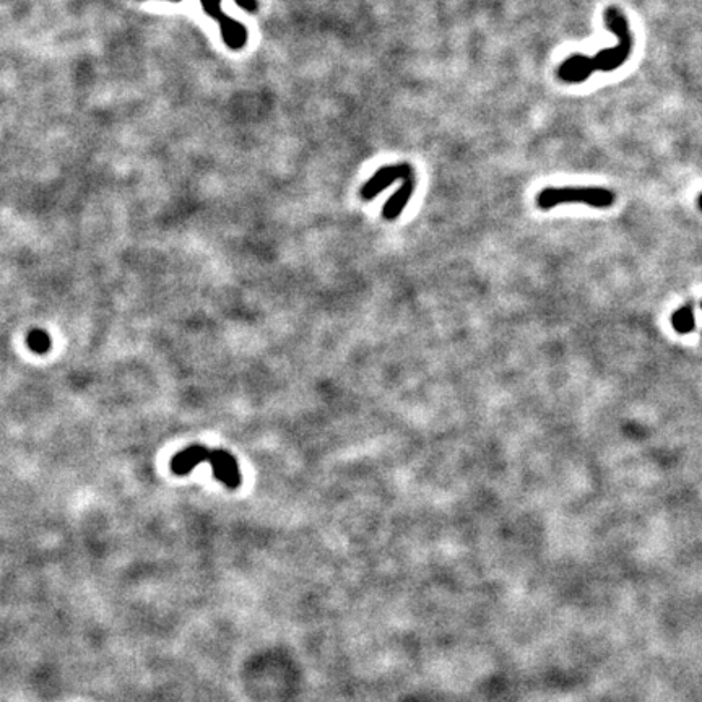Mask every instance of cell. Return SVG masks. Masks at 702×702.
<instances>
[{
    "mask_svg": "<svg viewBox=\"0 0 702 702\" xmlns=\"http://www.w3.org/2000/svg\"><path fill=\"white\" fill-rule=\"evenodd\" d=\"M615 200V192L603 187H548L538 194L537 205L541 210H551L562 203H586L593 208H608Z\"/></svg>",
    "mask_w": 702,
    "mask_h": 702,
    "instance_id": "3",
    "label": "cell"
},
{
    "mask_svg": "<svg viewBox=\"0 0 702 702\" xmlns=\"http://www.w3.org/2000/svg\"><path fill=\"white\" fill-rule=\"evenodd\" d=\"M26 343H28L31 351L40 353V355L49 351V348L52 345L49 335H47L46 332H42V330L30 332L28 337H26Z\"/></svg>",
    "mask_w": 702,
    "mask_h": 702,
    "instance_id": "8",
    "label": "cell"
},
{
    "mask_svg": "<svg viewBox=\"0 0 702 702\" xmlns=\"http://www.w3.org/2000/svg\"><path fill=\"white\" fill-rule=\"evenodd\" d=\"M169 2H181V0H169Z\"/></svg>",
    "mask_w": 702,
    "mask_h": 702,
    "instance_id": "11",
    "label": "cell"
},
{
    "mask_svg": "<svg viewBox=\"0 0 702 702\" xmlns=\"http://www.w3.org/2000/svg\"><path fill=\"white\" fill-rule=\"evenodd\" d=\"M701 308H702V303H701Z\"/></svg>",
    "mask_w": 702,
    "mask_h": 702,
    "instance_id": "12",
    "label": "cell"
},
{
    "mask_svg": "<svg viewBox=\"0 0 702 702\" xmlns=\"http://www.w3.org/2000/svg\"><path fill=\"white\" fill-rule=\"evenodd\" d=\"M605 25L618 37V44L602 49L593 57L574 54L567 57L558 68V77L566 83H582L591 78L593 72H613L628 61L632 49V36L628 20L619 8L605 10Z\"/></svg>",
    "mask_w": 702,
    "mask_h": 702,
    "instance_id": "1",
    "label": "cell"
},
{
    "mask_svg": "<svg viewBox=\"0 0 702 702\" xmlns=\"http://www.w3.org/2000/svg\"><path fill=\"white\" fill-rule=\"evenodd\" d=\"M218 25H219V33H222V40L229 49L239 51L248 44L249 40L248 28H246L241 21L228 17L226 13H223L222 17L218 18Z\"/></svg>",
    "mask_w": 702,
    "mask_h": 702,
    "instance_id": "6",
    "label": "cell"
},
{
    "mask_svg": "<svg viewBox=\"0 0 702 702\" xmlns=\"http://www.w3.org/2000/svg\"><path fill=\"white\" fill-rule=\"evenodd\" d=\"M207 462L212 465L213 476L229 490H236L241 485V471L238 460L226 450L207 449L203 446H189L181 450L171 460V470L176 475H187L194 470L198 464Z\"/></svg>",
    "mask_w": 702,
    "mask_h": 702,
    "instance_id": "2",
    "label": "cell"
},
{
    "mask_svg": "<svg viewBox=\"0 0 702 702\" xmlns=\"http://www.w3.org/2000/svg\"><path fill=\"white\" fill-rule=\"evenodd\" d=\"M698 203H699V208L702 210V194L699 195V200H698Z\"/></svg>",
    "mask_w": 702,
    "mask_h": 702,
    "instance_id": "10",
    "label": "cell"
},
{
    "mask_svg": "<svg viewBox=\"0 0 702 702\" xmlns=\"http://www.w3.org/2000/svg\"><path fill=\"white\" fill-rule=\"evenodd\" d=\"M416 187V179L415 176L411 178L401 181L400 189L395 192V194L385 202V205L382 208V217L387 219V222H394V219L399 218L404 210L409 205V202L411 200V195H413Z\"/></svg>",
    "mask_w": 702,
    "mask_h": 702,
    "instance_id": "5",
    "label": "cell"
},
{
    "mask_svg": "<svg viewBox=\"0 0 702 702\" xmlns=\"http://www.w3.org/2000/svg\"><path fill=\"white\" fill-rule=\"evenodd\" d=\"M672 325H673V329L682 335H686V334H689V332H693L694 325H696L693 304H684L683 308L674 310L673 315H672Z\"/></svg>",
    "mask_w": 702,
    "mask_h": 702,
    "instance_id": "7",
    "label": "cell"
},
{
    "mask_svg": "<svg viewBox=\"0 0 702 702\" xmlns=\"http://www.w3.org/2000/svg\"><path fill=\"white\" fill-rule=\"evenodd\" d=\"M411 176H415V171L409 163L382 166V168H380L377 173L361 187V198L368 202L373 200V198H376L380 192L387 189L389 186H392L394 182L405 181L411 178Z\"/></svg>",
    "mask_w": 702,
    "mask_h": 702,
    "instance_id": "4",
    "label": "cell"
},
{
    "mask_svg": "<svg viewBox=\"0 0 702 702\" xmlns=\"http://www.w3.org/2000/svg\"><path fill=\"white\" fill-rule=\"evenodd\" d=\"M234 2L238 4V7L246 10V12H248V13H255L257 8H259V4H257V0H234Z\"/></svg>",
    "mask_w": 702,
    "mask_h": 702,
    "instance_id": "9",
    "label": "cell"
}]
</instances>
